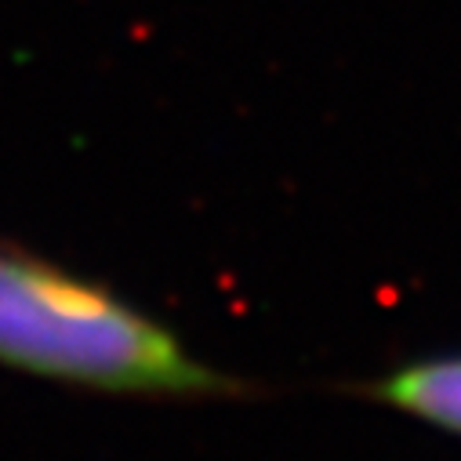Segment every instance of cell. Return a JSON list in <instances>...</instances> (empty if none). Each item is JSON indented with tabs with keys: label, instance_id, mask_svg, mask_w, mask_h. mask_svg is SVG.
Returning <instances> with one entry per match:
<instances>
[{
	"label": "cell",
	"instance_id": "1",
	"mask_svg": "<svg viewBox=\"0 0 461 461\" xmlns=\"http://www.w3.org/2000/svg\"><path fill=\"white\" fill-rule=\"evenodd\" d=\"M0 367L128 400L251 396L244 378L196 357L164 320L19 244H0Z\"/></svg>",
	"mask_w": 461,
	"mask_h": 461
},
{
	"label": "cell",
	"instance_id": "2",
	"mask_svg": "<svg viewBox=\"0 0 461 461\" xmlns=\"http://www.w3.org/2000/svg\"><path fill=\"white\" fill-rule=\"evenodd\" d=\"M353 393L461 439V353L407 360L371 382L353 385Z\"/></svg>",
	"mask_w": 461,
	"mask_h": 461
}]
</instances>
